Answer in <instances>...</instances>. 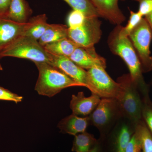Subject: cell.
<instances>
[{
    "mask_svg": "<svg viewBox=\"0 0 152 152\" xmlns=\"http://www.w3.org/2000/svg\"><path fill=\"white\" fill-rule=\"evenodd\" d=\"M98 140L93 135L85 132L75 136L72 151L89 152L97 143Z\"/></svg>",
    "mask_w": 152,
    "mask_h": 152,
    "instance_id": "obj_20",
    "label": "cell"
},
{
    "mask_svg": "<svg viewBox=\"0 0 152 152\" xmlns=\"http://www.w3.org/2000/svg\"><path fill=\"white\" fill-rule=\"evenodd\" d=\"M130 16L126 26L125 27H123L120 25L118 34L120 37H129L131 32L143 18V16L138 11L137 12H134L133 11L130 10Z\"/></svg>",
    "mask_w": 152,
    "mask_h": 152,
    "instance_id": "obj_23",
    "label": "cell"
},
{
    "mask_svg": "<svg viewBox=\"0 0 152 152\" xmlns=\"http://www.w3.org/2000/svg\"><path fill=\"white\" fill-rule=\"evenodd\" d=\"M100 98L94 94L87 97L83 92H80L77 95H73L70 104L72 114L85 117L89 115L98 106Z\"/></svg>",
    "mask_w": 152,
    "mask_h": 152,
    "instance_id": "obj_13",
    "label": "cell"
},
{
    "mask_svg": "<svg viewBox=\"0 0 152 152\" xmlns=\"http://www.w3.org/2000/svg\"><path fill=\"white\" fill-rule=\"evenodd\" d=\"M89 152H104L103 144L102 141L98 140L97 143Z\"/></svg>",
    "mask_w": 152,
    "mask_h": 152,
    "instance_id": "obj_30",
    "label": "cell"
},
{
    "mask_svg": "<svg viewBox=\"0 0 152 152\" xmlns=\"http://www.w3.org/2000/svg\"><path fill=\"white\" fill-rule=\"evenodd\" d=\"M45 14H42L30 18L27 23L23 36H28L39 41L44 34L49 24Z\"/></svg>",
    "mask_w": 152,
    "mask_h": 152,
    "instance_id": "obj_17",
    "label": "cell"
},
{
    "mask_svg": "<svg viewBox=\"0 0 152 152\" xmlns=\"http://www.w3.org/2000/svg\"><path fill=\"white\" fill-rule=\"evenodd\" d=\"M46 51L51 54L69 57L78 46L69 38H66L44 46Z\"/></svg>",
    "mask_w": 152,
    "mask_h": 152,
    "instance_id": "obj_19",
    "label": "cell"
},
{
    "mask_svg": "<svg viewBox=\"0 0 152 152\" xmlns=\"http://www.w3.org/2000/svg\"><path fill=\"white\" fill-rule=\"evenodd\" d=\"M23 99L22 96L12 92L9 90L0 87V100L13 102L16 103L20 102Z\"/></svg>",
    "mask_w": 152,
    "mask_h": 152,
    "instance_id": "obj_27",
    "label": "cell"
},
{
    "mask_svg": "<svg viewBox=\"0 0 152 152\" xmlns=\"http://www.w3.org/2000/svg\"><path fill=\"white\" fill-rule=\"evenodd\" d=\"M68 29L66 25L49 24L44 34L39 40L42 46L68 38Z\"/></svg>",
    "mask_w": 152,
    "mask_h": 152,
    "instance_id": "obj_18",
    "label": "cell"
},
{
    "mask_svg": "<svg viewBox=\"0 0 152 152\" xmlns=\"http://www.w3.org/2000/svg\"><path fill=\"white\" fill-rule=\"evenodd\" d=\"M12 57L26 59L34 62H50V54L36 39L23 36L0 52V58Z\"/></svg>",
    "mask_w": 152,
    "mask_h": 152,
    "instance_id": "obj_4",
    "label": "cell"
},
{
    "mask_svg": "<svg viewBox=\"0 0 152 152\" xmlns=\"http://www.w3.org/2000/svg\"><path fill=\"white\" fill-rule=\"evenodd\" d=\"M11 0H0V17L5 18L8 12Z\"/></svg>",
    "mask_w": 152,
    "mask_h": 152,
    "instance_id": "obj_29",
    "label": "cell"
},
{
    "mask_svg": "<svg viewBox=\"0 0 152 152\" xmlns=\"http://www.w3.org/2000/svg\"><path fill=\"white\" fill-rule=\"evenodd\" d=\"M49 64L61 70L82 86L88 88V72L75 64L69 57L58 56L50 53Z\"/></svg>",
    "mask_w": 152,
    "mask_h": 152,
    "instance_id": "obj_9",
    "label": "cell"
},
{
    "mask_svg": "<svg viewBox=\"0 0 152 152\" xmlns=\"http://www.w3.org/2000/svg\"><path fill=\"white\" fill-rule=\"evenodd\" d=\"M101 17L112 24L121 25L126 20V17L119 7V1L126 0H91Z\"/></svg>",
    "mask_w": 152,
    "mask_h": 152,
    "instance_id": "obj_12",
    "label": "cell"
},
{
    "mask_svg": "<svg viewBox=\"0 0 152 152\" xmlns=\"http://www.w3.org/2000/svg\"><path fill=\"white\" fill-rule=\"evenodd\" d=\"M141 65L143 72L152 71V56L150 45L152 31L145 18H143L129 36Z\"/></svg>",
    "mask_w": 152,
    "mask_h": 152,
    "instance_id": "obj_6",
    "label": "cell"
},
{
    "mask_svg": "<svg viewBox=\"0 0 152 152\" xmlns=\"http://www.w3.org/2000/svg\"><path fill=\"white\" fill-rule=\"evenodd\" d=\"M73 10L83 13L86 18L101 17L91 0H64Z\"/></svg>",
    "mask_w": 152,
    "mask_h": 152,
    "instance_id": "obj_21",
    "label": "cell"
},
{
    "mask_svg": "<svg viewBox=\"0 0 152 152\" xmlns=\"http://www.w3.org/2000/svg\"><path fill=\"white\" fill-rule=\"evenodd\" d=\"M120 25H118L110 34L108 45L114 54L121 58L127 66L132 81L143 98L149 97L148 87L144 80L141 65L134 48L129 37L119 36Z\"/></svg>",
    "mask_w": 152,
    "mask_h": 152,
    "instance_id": "obj_1",
    "label": "cell"
},
{
    "mask_svg": "<svg viewBox=\"0 0 152 152\" xmlns=\"http://www.w3.org/2000/svg\"><path fill=\"white\" fill-rule=\"evenodd\" d=\"M121 115L117 100L102 98L90 115V123L98 129H103L110 123L116 115Z\"/></svg>",
    "mask_w": 152,
    "mask_h": 152,
    "instance_id": "obj_8",
    "label": "cell"
},
{
    "mask_svg": "<svg viewBox=\"0 0 152 152\" xmlns=\"http://www.w3.org/2000/svg\"><path fill=\"white\" fill-rule=\"evenodd\" d=\"M69 58L79 66L87 70L96 66L106 67L105 59L97 53L95 48L84 49L78 47Z\"/></svg>",
    "mask_w": 152,
    "mask_h": 152,
    "instance_id": "obj_11",
    "label": "cell"
},
{
    "mask_svg": "<svg viewBox=\"0 0 152 152\" xmlns=\"http://www.w3.org/2000/svg\"><path fill=\"white\" fill-rule=\"evenodd\" d=\"M32 12L26 0H11L5 18L18 23H25L31 18Z\"/></svg>",
    "mask_w": 152,
    "mask_h": 152,
    "instance_id": "obj_16",
    "label": "cell"
},
{
    "mask_svg": "<svg viewBox=\"0 0 152 152\" xmlns=\"http://www.w3.org/2000/svg\"><path fill=\"white\" fill-rule=\"evenodd\" d=\"M117 82L123 88L121 97L117 100L122 115H124L134 125L142 121L143 101L139 90L132 81L129 74L118 78Z\"/></svg>",
    "mask_w": 152,
    "mask_h": 152,
    "instance_id": "obj_3",
    "label": "cell"
},
{
    "mask_svg": "<svg viewBox=\"0 0 152 152\" xmlns=\"http://www.w3.org/2000/svg\"><path fill=\"white\" fill-rule=\"evenodd\" d=\"M39 71L35 90L39 95L52 97L69 87L82 86L54 66L45 62H34Z\"/></svg>",
    "mask_w": 152,
    "mask_h": 152,
    "instance_id": "obj_2",
    "label": "cell"
},
{
    "mask_svg": "<svg viewBox=\"0 0 152 152\" xmlns=\"http://www.w3.org/2000/svg\"><path fill=\"white\" fill-rule=\"evenodd\" d=\"M90 123L89 116L81 118L72 114L61 120L58 127L61 132L75 136L86 132Z\"/></svg>",
    "mask_w": 152,
    "mask_h": 152,
    "instance_id": "obj_14",
    "label": "cell"
},
{
    "mask_svg": "<svg viewBox=\"0 0 152 152\" xmlns=\"http://www.w3.org/2000/svg\"><path fill=\"white\" fill-rule=\"evenodd\" d=\"M141 141L140 152H152V134L143 120L135 127Z\"/></svg>",
    "mask_w": 152,
    "mask_h": 152,
    "instance_id": "obj_22",
    "label": "cell"
},
{
    "mask_svg": "<svg viewBox=\"0 0 152 152\" xmlns=\"http://www.w3.org/2000/svg\"><path fill=\"white\" fill-rule=\"evenodd\" d=\"M141 141L137 133L134 131L125 152H140Z\"/></svg>",
    "mask_w": 152,
    "mask_h": 152,
    "instance_id": "obj_26",
    "label": "cell"
},
{
    "mask_svg": "<svg viewBox=\"0 0 152 152\" xmlns=\"http://www.w3.org/2000/svg\"><path fill=\"white\" fill-rule=\"evenodd\" d=\"M102 22L97 17L86 18L80 27L68 29V38L79 47L84 49L94 48L102 35Z\"/></svg>",
    "mask_w": 152,
    "mask_h": 152,
    "instance_id": "obj_7",
    "label": "cell"
},
{
    "mask_svg": "<svg viewBox=\"0 0 152 152\" xmlns=\"http://www.w3.org/2000/svg\"><path fill=\"white\" fill-rule=\"evenodd\" d=\"M3 68L2 67L1 65V64H0V70H2Z\"/></svg>",
    "mask_w": 152,
    "mask_h": 152,
    "instance_id": "obj_32",
    "label": "cell"
},
{
    "mask_svg": "<svg viewBox=\"0 0 152 152\" xmlns=\"http://www.w3.org/2000/svg\"><path fill=\"white\" fill-rule=\"evenodd\" d=\"M139 4L138 12L144 16L152 11V0H134Z\"/></svg>",
    "mask_w": 152,
    "mask_h": 152,
    "instance_id": "obj_28",
    "label": "cell"
},
{
    "mask_svg": "<svg viewBox=\"0 0 152 152\" xmlns=\"http://www.w3.org/2000/svg\"><path fill=\"white\" fill-rule=\"evenodd\" d=\"M26 24L0 17V52L23 36Z\"/></svg>",
    "mask_w": 152,
    "mask_h": 152,
    "instance_id": "obj_10",
    "label": "cell"
},
{
    "mask_svg": "<svg viewBox=\"0 0 152 152\" xmlns=\"http://www.w3.org/2000/svg\"><path fill=\"white\" fill-rule=\"evenodd\" d=\"M86 18V17L82 12L73 10L68 16V28L74 29L80 27L84 23Z\"/></svg>",
    "mask_w": 152,
    "mask_h": 152,
    "instance_id": "obj_24",
    "label": "cell"
},
{
    "mask_svg": "<svg viewBox=\"0 0 152 152\" xmlns=\"http://www.w3.org/2000/svg\"><path fill=\"white\" fill-rule=\"evenodd\" d=\"M142 101V118L152 134V103L149 99Z\"/></svg>",
    "mask_w": 152,
    "mask_h": 152,
    "instance_id": "obj_25",
    "label": "cell"
},
{
    "mask_svg": "<svg viewBox=\"0 0 152 152\" xmlns=\"http://www.w3.org/2000/svg\"><path fill=\"white\" fill-rule=\"evenodd\" d=\"M134 132L127 125H123L109 139L106 145L103 144L104 151L125 152Z\"/></svg>",
    "mask_w": 152,
    "mask_h": 152,
    "instance_id": "obj_15",
    "label": "cell"
},
{
    "mask_svg": "<svg viewBox=\"0 0 152 152\" xmlns=\"http://www.w3.org/2000/svg\"><path fill=\"white\" fill-rule=\"evenodd\" d=\"M145 18L149 25L152 31V11L149 13L145 16Z\"/></svg>",
    "mask_w": 152,
    "mask_h": 152,
    "instance_id": "obj_31",
    "label": "cell"
},
{
    "mask_svg": "<svg viewBox=\"0 0 152 152\" xmlns=\"http://www.w3.org/2000/svg\"><path fill=\"white\" fill-rule=\"evenodd\" d=\"M88 88L91 94L98 95L102 99L111 98L118 100L123 90L120 83L115 82L102 67L96 66L87 70Z\"/></svg>",
    "mask_w": 152,
    "mask_h": 152,
    "instance_id": "obj_5",
    "label": "cell"
}]
</instances>
